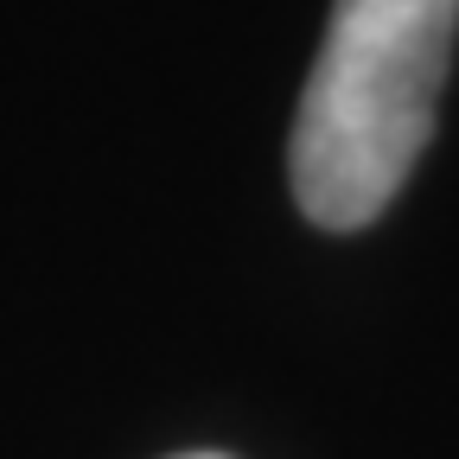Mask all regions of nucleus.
Listing matches in <instances>:
<instances>
[{
    "instance_id": "nucleus-1",
    "label": "nucleus",
    "mask_w": 459,
    "mask_h": 459,
    "mask_svg": "<svg viewBox=\"0 0 459 459\" xmlns=\"http://www.w3.org/2000/svg\"><path fill=\"white\" fill-rule=\"evenodd\" d=\"M459 0H338L294 115V198L364 230L415 172L446 83Z\"/></svg>"
},
{
    "instance_id": "nucleus-2",
    "label": "nucleus",
    "mask_w": 459,
    "mask_h": 459,
    "mask_svg": "<svg viewBox=\"0 0 459 459\" xmlns=\"http://www.w3.org/2000/svg\"><path fill=\"white\" fill-rule=\"evenodd\" d=\"M179 459H230V453H179Z\"/></svg>"
}]
</instances>
